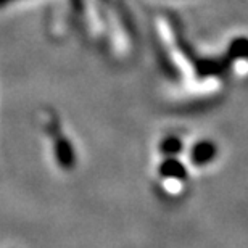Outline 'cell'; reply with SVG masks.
Wrapping results in <instances>:
<instances>
[{"label":"cell","instance_id":"6da1fadb","mask_svg":"<svg viewBox=\"0 0 248 248\" xmlns=\"http://www.w3.org/2000/svg\"><path fill=\"white\" fill-rule=\"evenodd\" d=\"M217 155V147L211 140H202L195 143L190 150V161L195 166H205L215 160Z\"/></svg>","mask_w":248,"mask_h":248},{"label":"cell","instance_id":"7a4b0ae2","mask_svg":"<svg viewBox=\"0 0 248 248\" xmlns=\"http://www.w3.org/2000/svg\"><path fill=\"white\" fill-rule=\"evenodd\" d=\"M55 156L57 161L63 170H71L76 163V155H74L73 145L68 139L57 136L55 139Z\"/></svg>","mask_w":248,"mask_h":248},{"label":"cell","instance_id":"3957f363","mask_svg":"<svg viewBox=\"0 0 248 248\" xmlns=\"http://www.w3.org/2000/svg\"><path fill=\"white\" fill-rule=\"evenodd\" d=\"M160 172H161V176L168 177V179L181 181V179H186V177H187V171H186L184 165H182L181 161L174 160V158H171V156L161 163Z\"/></svg>","mask_w":248,"mask_h":248},{"label":"cell","instance_id":"277c9868","mask_svg":"<svg viewBox=\"0 0 248 248\" xmlns=\"http://www.w3.org/2000/svg\"><path fill=\"white\" fill-rule=\"evenodd\" d=\"M229 57L232 58H248V39L239 37L231 42Z\"/></svg>","mask_w":248,"mask_h":248},{"label":"cell","instance_id":"5b68a950","mask_svg":"<svg viewBox=\"0 0 248 248\" xmlns=\"http://www.w3.org/2000/svg\"><path fill=\"white\" fill-rule=\"evenodd\" d=\"M181 148H182V142L174 136L166 137L161 143V152L165 153L166 156H174L176 153L181 152Z\"/></svg>","mask_w":248,"mask_h":248},{"label":"cell","instance_id":"8992f818","mask_svg":"<svg viewBox=\"0 0 248 248\" xmlns=\"http://www.w3.org/2000/svg\"><path fill=\"white\" fill-rule=\"evenodd\" d=\"M71 3H73L74 12H78V13L82 12V0H71Z\"/></svg>","mask_w":248,"mask_h":248},{"label":"cell","instance_id":"52a82bcc","mask_svg":"<svg viewBox=\"0 0 248 248\" xmlns=\"http://www.w3.org/2000/svg\"><path fill=\"white\" fill-rule=\"evenodd\" d=\"M8 2H12V0H0V7H3V5H7Z\"/></svg>","mask_w":248,"mask_h":248}]
</instances>
